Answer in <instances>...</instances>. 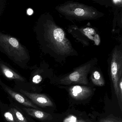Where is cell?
Wrapping results in <instances>:
<instances>
[{"label": "cell", "instance_id": "ba28073f", "mask_svg": "<svg viewBox=\"0 0 122 122\" xmlns=\"http://www.w3.org/2000/svg\"><path fill=\"white\" fill-rule=\"evenodd\" d=\"M0 85L8 95L20 104L25 106L27 107L32 108L38 110L40 109V108L32 102L25 96L13 90L10 87L3 82L1 80H0Z\"/></svg>", "mask_w": 122, "mask_h": 122}, {"label": "cell", "instance_id": "277c9868", "mask_svg": "<svg viewBox=\"0 0 122 122\" xmlns=\"http://www.w3.org/2000/svg\"><path fill=\"white\" fill-rule=\"evenodd\" d=\"M97 61L96 58H94L74 68L71 72L61 78L59 82L62 85H66L73 83L87 85L88 75L95 67Z\"/></svg>", "mask_w": 122, "mask_h": 122}, {"label": "cell", "instance_id": "ac0fdd59", "mask_svg": "<svg viewBox=\"0 0 122 122\" xmlns=\"http://www.w3.org/2000/svg\"><path fill=\"white\" fill-rule=\"evenodd\" d=\"M6 5V1L5 0H0V16L3 12Z\"/></svg>", "mask_w": 122, "mask_h": 122}, {"label": "cell", "instance_id": "e0dca14e", "mask_svg": "<svg viewBox=\"0 0 122 122\" xmlns=\"http://www.w3.org/2000/svg\"><path fill=\"white\" fill-rule=\"evenodd\" d=\"M118 88L119 100L121 102L122 101V77L120 78L118 82Z\"/></svg>", "mask_w": 122, "mask_h": 122}, {"label": "cell", "instance_id": "d6986e66", "mask_svg": "<svg viewBox=\"0 0 122 122\" xmlns=\"http://www.w3.org/2000/svg\"><path fill=\"white\" fill-rule=\"evenodd\" d=\"M100 122H122L121 121L117 120L115 119H102L100 121Z\"/></svg>", "mask_w": 122, "mask_h": 122}, {"label": "cell", "instance_id": "3957f363", "mask_svg": "<svg viewBox=\"0 0 122 122\" xmlns=\"http://www.w3.org/2000/svg\"><path fill=\"white\" fill-rule=\"evenodd\" d=\"M58 13L70 20H94L104 16V14L92 6L73 1H67L57 5Z\"/></svg>", "mask_w": 122, "mask_h": 122}, {"label": "cell", "instance_id": "9a60e30c", "mask_svg": "<svg viewBox=\"0 0 122 122\" xmlns=\"http://www.w3.org/2000/svg\"><path fill=\"white\" fill-rule=\"evenodd\" d=\"M36 72H35L36 74L34 75L32 79V81L35 84H38L40 83L43 80V77L40 74H39L37 71L36 70Z\"/></svg>", "mask_w": 122, "mask_h": 122}, {"label": "cell", "instance_id": "5bb4252c", "mask_svg": "<svg viewBox=\"0 0 122 122\" xmlns=\"http://www.w3.org/2000/svg\"><path fill=\"white\" fill-rule=\"evenodd\" d=\"M4 118L8 122H17L15 116L12 112L10 109V107L8 110L6 109L5 110L3 111V112Z\"/></svg>", "mask_w": 122, "mask_h": 122}, {"label": "cell", "instance_id": "30bf717a", "mask_svg": "<svg viewBox=\"0 0 122 122\" xmlns=\"http://www.w3.org/2000/svg\"><path fill=\"white\" fill-rule=\"evenodd\" d=\"M0 73L10 80L21 82H25L26 81L25 78L18 73L7 63L5 62L1 59H0Z\"/></svg>", "mask_w": 122, "mask_h": 122}, {"label": "cell", "instance_id": "9c48e42d", "mask_svg": "<svg viewBox=\"0 0 122 122\" xmlns=\"http://www.w3.org/2000/svg\"><path fill=\"white\" fill-rule=\"evenodd\" d=\"M70 95L77 100H83L89 97L92 93V90L90 87L80 85L71 86L69 88Z\"/></svg>", "mask_w": 122, "mask_h": 122}, {"label": "cell", "instance_id": "5b68a950", "mask_svg": "<svg viewBox=\"0 0 122 122\" xmlns=\"http://www.w3.org/2000/svg\"><path fill=\"white\" fill-rule=\"evenodd\" d=\"M108 62L111 79L119 102L118 83L122 77V46H116L114 47L109 56Z\"/></svg>", "mask_w": 122, "mask_h": 122}, {"label": "cell", "instance_id": "6da1fadb", "mask_svg": "<svg viewBox=\"0 0 122 122\" xmlns=\"http://www.w3.org/2000/svg\"><path fill=\"white\" fill-rule=\"evenodd\" d=\"M33 30L42 52L57 62H64L68 58L78 55L65 31L56 23L49 13L40 16Z\"/></svg>", "mask_w": 122, "mask_h": 122}, {"label": "cell", "instance_id": "ffe728a7", "mask_svg": "<svg viewBox=\"0 0 122 122\" xmlns=\"http://www.w3.org/2000/svg\"><path fill=\"white\" fill-rule=\"evenodd\" d=\"M33 13V10L31 8H28L27 10V13L29 15H32Z\"/></svg>", "mask_w": 122, "mask_h": 122}, {"label": "cell", "instance_id": "7a4b0ae2", "mask_svg": "<svg viewBox=\"0 0 122 122\" xmlns=\"http://www.w3.org/2000/svg\"><path fill=\"white\" fill-rule=\"evenodd\" d=\"M0 52L22 69L28 68L29 51L18 39L0 31Z\"/></svg>", "mask_w": 122, "mask_h": 122}, {"label": "cell", "instance_id": "4fadbf2b", "mask_svg": "<svg viewBox=\"0 0 122 122\" xmlns=\"http://www.w3.org/2000/svg\"><path fill=\"white\" fill-rule=\"evenodd\" d=\"M10 108L13 113L17 122H29L27 117L17 107L11 106Z\"/></svg>", "mask_w": 122, "mask_h": 122}, {"label": "cell", "instance_id": "52a82bcc", "mask_svg": "<svg viewBox=\"0 0 122 122\" xmlns=\"http://www.w3.org/2000/svg\"><path fill=\"white\" fill-rule=\"evenodd\" d=\"M20 91L35 105L43 107L53 106L52 102L46 95L30 93L22 89L20 90Z\"/></svg>", "mask_w": 122, "mask_h": 122}, {"label": "cell", "instance_id": "2e32d148", "mask_svg": "<svg viewBox=\"0 0 122 122\" xmlns=\"http://www.w3.org/2000/svg\"><path fill=\"white\" fill-rule=\"evenodd\" d=\"M77 117L72 115H71L66 118L63 122H77Z\"/></svg>", "mask_w": 122, "mask_h": 122}, {"label": "cell", "instance_id": "7c38bea8", "mask_svg": "<svg viewBox=\"0 0 122 122\" xmlns=\"http://www.w3.org/2000/svg\"><path fill=\"white\" fill-rule=\"evenodd\" d=\"M92 71L91 78L93 83L97 86H104L105 81L100 72L97 70H93V69Z\"/></svg>", "mask_w": 122, "mask_h": 122}, {"label": "cell", "instance_id": "44dd1931", "mask_svg": "<svg viewBox=\"0 0 122 122\" xmlns=\"http://www.w3.org/2000/svg\"><path fill=\"white\" fill-rule=\"evenodd\" d=\"M77 122H85L84 121H83L82 120H79L78 121H77Z\"/></svg>", "mask_w": 122, "mask_h": 122}, {"label": "cell", "instance_id": "8992f818", "mask_svg": "<svg viewBox=\"0 0 122 122\" xmlns=\"http://www.w3.org/2000/svg\"><path fill=\"white\" fill-rule=\"evenodd\" d=\"M67 30L69 34L84 46L92 45L98 46L100 43V35L96 29L91 27L71 25L68 27Z\"/></svg>", "mask_w": 122, "mask_h": 122}, {"label": "cell", "instance_id": "8fae6325", "mask_svg": "<svg viewBox=\"0 0 122 122\" xmlns=\"http://www.w3.org/2000/svg\"><path fill=\"white\" fill-rule=\"evenodd\" d=\"M22 109L28 115L40 120H50L52 118V115L50 113L38 109L27 107L22 108Z\"/></svg>", "mask_w": 122, "mask_h": 122}]
</instances>
